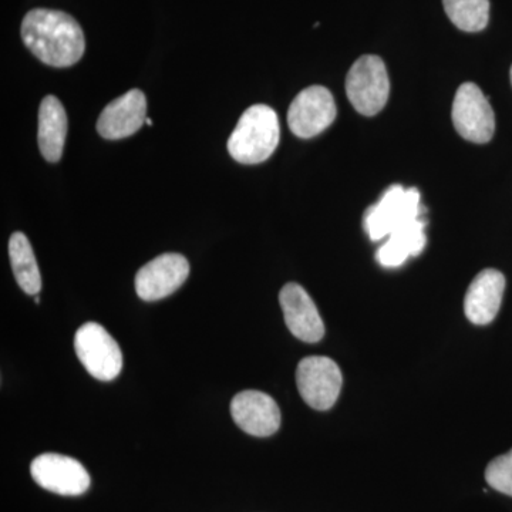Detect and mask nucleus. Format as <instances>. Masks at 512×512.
Returning a JSON list of instances; mask_svg holds the SVG:
<instances>
[{
    "mask_svg": "<svg viewBox=\"0 0 512 512\" xmlns=\"http://www.w3.org/2000/svg\"><path fill=\"white\" fill-rule=\"evenodd\" d=\"M20 33L30 52L52 67L73 66L86 50L82 28L62 10H30L23 19Z\"/></svg>",
    "mask_w": 512,
    "mask_h": 512,
    "instance_id": "nucleus-1",
    "label": "nucleus"
},
{
    "mask_svg": "<svg viewBox=\"0 0 512 512\" xmlns=\"http://www.w3.org/2000/svg\"><path fill=\"white\" fill-rule=\"evenodd\" d=\"M281 140L278 114L265 104L244 111L228 140L229 156L241 164L264 163Z\"/></svg>",
    "mask_w": 512,
    "mask_h": 512,
    "instance_id": "nucleus-2",
    "label": "nucleus"
},
{
    "mask_svg": "<svg viewBox=\"0 0 512 512\" xmlns=\"http://www.w3.org/2000/svg\"><path fill=\"white\" fill-rule=\"evenodd\" d=\"M420 192L417 188L392 185L377 204L367 210L365 229L372 241H382L397 229L421 218Z\"/></svg>",
    "mask_w": 512,
    "mask_h": 512,
    "instance_id": "nucleus-3",
    "label": "nucleus"
},
{
    "mask_svg": "<svg viewBox=\"0 0 512 512\" xmlns=\"http://www.w3.org/2000/svg\"><path fill=\"white\" fill-rule=\"evenodd\" d=\"M389 93V74L383 60L375 55L359 57L346 79V94L357 113L376 116L386 106Z\"/></svg>",
    "mask_w": 512,
    "mask_h": 512,
    "instance_id": "nucleus-4",
    "label": "nucleus"
},
{
    "mask_svg": "<svg viewBox=\"0 0 512 512\" xmlns=\"http://www.w3.org/2000/svg\"><path fill=\"white\" fill-rule=\"evenodd\" d=\"M74 350L84 369L100 382H111L123 369L120 346L99 323H84L77 330Z\"/></svg>",
    "mask_w": 512,
    "mask_h": 512,
    "instance_id": "nucleus-5",
    "label": "nucleus"
},
{
    "mask_svg": "<svg viewBox=\"0 0 512 512\" xmlns=\"http://www.w3.org/2000/svg\"><path fill=\"white\" fill-rule=\"evenodd\" d=\"M451 116L457 133L464 140L485 144L494 136V110L477 84L464 83L458 87Z\"/></svg>",
    "mask_w": 512,
    "mask_h": 512,
    "instance_id": "nucleus-6",
    "label": "nucleus"
},
{
    "mask_svg": "<svg viewBox=\"0 0 512 512\" xmlns=\"http://www.w3.org/2000/svg\"><path fill=\"white\" fill-rule=\"evenodd\" d=\"M296 383L302 399L315 410H329L342 389V372L325 356L305 357L296 370Z\"/></svg>",
    "mask_w": 512,
    "mask_h": 512,
    "instance_id": "nucleus-7",
    "label": "nucleus"
},
{
    "mask_svg": "<svg viewBox=\"0 0 512 512\" xmlns=\"http://www.w3.org/2000/svg\"><path fill=\"white\" fill-rule=\"evenodd\" d=\"M338 116L335 99L326 87L302 90L288 111L289 128L296 137L312 138L325 131Z\"/></svg>",
    "mask_w": 512,
    "mask_h": 512,
    "instance_id": "nucleus-8",
    "label": "nucleus"
},
{
    "mask_svg": "<svg viewBox=\"0 0 512 512\" xmlns=\"http://www.w3.org/2000/svg\"><path fill=\"white\" fill-rule=\"evenodd\" d=\"M30 474L40 487L59 495H82L90 487V476L83 464L62 454H40L33 460Z\"/></svg>",
    "mask_w": 512,
    "mask_h": 512,
    "instance_id": "nucleus-9",
    "label": "nucleus"
},
{
    "mask_svg": "<svg viewBox=\"0 0 512 512\" xmlns=\"http://www.w3.org/2000/svg\"><path fill=\"white\" fill-rule=\"evenodd\" d=\"M190 275V264L181 254H163L144 265L136 275L138 298L156 302L173 295Z\"/></svg>",
    "mask_w": 512,
    "mask_h": 512,
    "instance_id": "nucleus-10",
    "label": "nucleus"
},
{
    "mask_svg": "<svg viewBox=\"0 0 512 512\" xmlns=\"http://www.w3.org/2000/svg\"><path fill=\"white\" fill-rule=\"evenodd\" d=\"M231 416L249 436L269 437L281 427V410L271 396L258 390L238 393L231 402Z\"/></svg>",
    "mask_w": 512,
    "mask_h": 512,
    "instance_id": "nucleus-11",
    "label": "nucleus"
},
{
    "mask_svg": "<svg viewBox=\"0 0 512 512\" xmlns=\"http://www.w3.org/2000/svg\"><path fill=\"white\" fill-rule=\"evenodd\" d=\"M286 326L295 338L316 343L325 336V325L309 293L298 284H286L279 293Z\"/></svg>",
    "mask_w": 512,
    "mask_h": 512,
    "instance_id": "nucleus-12",
    "label": "nucleus"
},
{
    "mask_svg": "<svg viewBox=\"0 0 512 512\" xmlns=\"http://www.w3.org/2000/svg\"><path fill=\"white\" fill-rule=\"evenodd\" d=\"M146 96L133 89L107 104L97 121V131L107 140H121L137 133L147 120Z\"/></svg>",
    "mask_w": 512,
    "mask_h": 512,
    "instance_id": "nucleus-13",
    "label": "nucleus"
},
{
    "mask_svg": "<svg viewBox=\"0 0 512 512\" xmlns=\"http://www.w3.org/2000/svg\"><path fill=\"white\" fill-rule=\"evenodd\" d=\"M505 289V278L500 271L485 269L471 282L468 288L464 311L474 325H488L493 322L498 311Z\"/></svg>",
    "mask_w": 512,
    "mask_h": 512,
    "instance_id": "nucleus-14",
    "label": "nucleus"
},
{
    "mask_svg": "<svg viewBox=\"0 0 512 512\" xmlns=\"http://www.w3.org/2000/svg\"><path fill=\"white\" fill-rule=\"evenodd\" d=\"M67 136V116L63 104L55 96H46L39 109L40 153L49 163H57L63 156Z\"/></svg>",
    "mask_w": 512,
    "mask_h": 512,
    "instance_id": "nucleus-15",
    "label": "nucleus"
},
{
    "mask_svg": "<svg viewBox=\"0 0 512 512\" xmlns=\"http://www.w3.org/2000/svg\"><path fill=\"white\" fill-rule=\"evenodd\" d=\"M426 222L423 218L407 224L406 227L397 229L377 251L376 258L380 265L386 268H397L403 265L410 256H417L426 247V234H424Z\"/></svg>",
    "mask_w": 512,
    "mask_h": 512,
    "instance_id": "nucleus-16",
    "label": "nucleus"
},
{
    "mask_svg": "<svg viewBox=\"0 0 512 512\" xmlns=\"http://www.w3.org/2000/svg\"><path fill=\"white\" fill-rule=\"evenodd\" d=\"M9 258L13 275L22 291L36 296L42 289V276H40L32 245L23 232H15L10 237Z\"/></svg>",
    "mask_w": 512,
    "mask_h": 512,
    "instance_id": "nucleus-17",
    "label": "nucleus"
},
{
    "mask_svg": "<svg viewBox=\"0 0 512 512\" xmlns=\"http://www.w3.org/2000/svg\"><path fill=\"white\" fill-rule=\"evenodd\" d=\"M448 19L463 32H481L490 19V0H443Z\"/></svg>",
    "mask_w": 512,
    "mask_h": 512,
    "instance_id": "nucleus-18",
    "label": "nucleus"
},
{
    "mask_svg": "<svg viewBox=\"0 0 512 512\" xmlns=\"http://www.w3.org/2000/svg\"><path fill=\"white\" fill-rule=\"evenodd\" d=\"M485 480L494 490L512 497V450L488 464Z\"/></svg>",
    "mask_w": 512,
    "mask_h": 512,
    "instance_id": "nucleus-19",
    "label": "nucleus"
},
{
    "mask_svg": "<svg viewBox=\"0 0 512 512\" xmlns=\"http://www.w3.org/2000/svg\"><path fill=\"white\" fill-rule=\"evenodd\" d=\"M146 124H147V126H153V121H151L150 119H147Z\"/></svg>",
    "mask_w": 512,
    "mask_h": 512,
    "instance_id": "nucleus-20",
    "label": "nucleus"
},
{
    "mask_svg": "<svg viewBox=\"0 0 512 512\" xmlns=\"http://www.w3.org/2000/svg\"><path fill=\"white\" fill-rule=\"evenodd\" d=\"M35 302H36V303H40V299H39V298H37V295L35 296Z\"/></svg>",
    "mask_w": 512,
    "mask_h": 512,
    "instance_id": "nucleus-21",
    "label": "nucleus"
},
{
    "mask_svg": "<svg viewBox=\"0 0 512 512\" xmlns=\"http://www.w3.org/2000/svg\"><path fill=\"white\" fill-rule=\"evenodd\" d=\"M511 83H512V67H511Z\"/></svg>",
    "mask_w": 512,
    "mask_h": 512,
    "instance_id": "nucleus-22",
    "label": "nucleus"
}]
</instances>
